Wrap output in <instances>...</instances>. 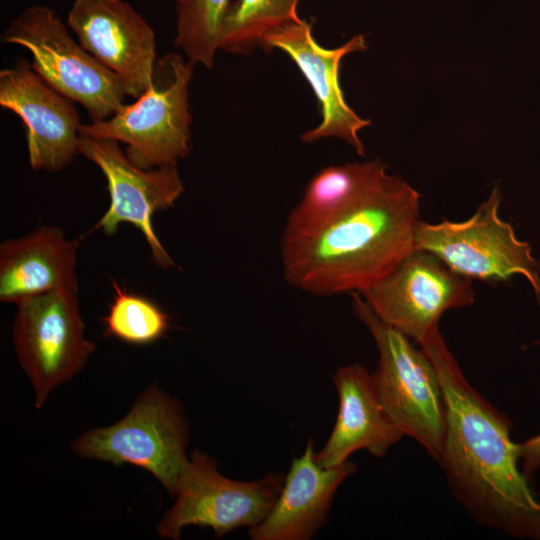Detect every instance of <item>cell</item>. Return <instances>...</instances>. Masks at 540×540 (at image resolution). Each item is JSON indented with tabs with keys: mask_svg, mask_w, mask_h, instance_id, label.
Returning a JSON list of instances; mask_svg holds the SVG:
<instances>
[{
	"mask_svg": "<svg viewBox=\"0 0 540 540\" xmlns=\"http://www.w3.org/2000/svg\"><path fill=\"white\" fill-rule=\"evenodd\" d=\"M442 387L446 428L439 464L457 502L480 525L540 539V502L520 471L512 423L466 379L439 329L419 343Z\"/></svg>",
	"mask_w": 540,
	"mask_h": 540,
	"instance_id": "1",
	"label": "cell"
},
{
	"mask_svg": "<svg viewBox=\"0 0 540 540\" xmlns=\"http://www.w3.org/2000/svg\"><path fill=\"white\" fill-rule=\"evenodd\" d=\"M419 193L387 174L319 230L281 238L285 280L318 296L361 293L415 250Z\"/></svg>",
	"mask_w": 540,
	"mask_h": 540,
	"instance_id": "2",
	"label": "cell"
},
{
	"mask_svg": "<svg viewBox=\"0 0 540 540\" xmlns=\"http://www.w3.org/2000/svg\"><path fill=\"white\" fill-rule=\"evenodd\" d=\"M351 294L354 314L370 331L379 352L372 378L385 412L404 436L417 441L439 463L446 414L433 362L421 347L378 317L360 293Z\"/></svg>",
	"mask_w": 540,
	"mask_h": 540,
	"instance_id": "3",
	"label": "cell"
},
{
	"mask_svg": "<svg viewBox=\"0 0 540 540\" xmlns=\"http://www.w3.org/2000/svg\"><path fill=\"white\" fill-rule=\"evenodd\" d=\"M194 63L176 53L157 59L152 85L111 117L82 124L80 132L125 143L142 169L177 165L190 152L189 85Z\"/></svg>",
	"mask_w": 540,
	"mask_h": 540,
	"instance_id": "4",
	"label": "cell"
},
{
	"mask_svg": "<svg viewBox=\"0 0 540 540\" xmlns=\"http://www.w3.org/2000/svg\"><path fill=\"white\" fill-rule=\"evenodd\" d=\"M69 29L53 9L32 5L10 22L1 41L28 50L33 70L57 92L84 107L91 121L105 120L125 104L126 91L120 79Z\"/></svg>",
	"mask_w": 540,
	"mask_h": 540,
	"instance_id": "5",
	"label": "cell"
},
{
	"mask_svg": "<svg viewBox=\"0 0 540 540\" xmlns=\"http://www.w3.org/2000/svg\"><path fill=\"white\" fill-rule=\"evenodd\" d=\"M188 442L189 427L180 403L153 384L122 420L81 434L72 449L80 457L140 467L175 497L189 461Z\"/></svg>",
	"mask_w": 540,
	"mask_h": 540,
	"instance_id": "6",
	"label": "cell"
},
{
	"mask_svg": "<svg viewBox=\"0 0 540 540\" xmlns=\"http://www.w3.org/2000/svg\"><path fill=\"white\" fill-rule=\"evenodd\" d=\"M500 204V191L494 187L467 220L419 221L415 250L434 254L452 271L471 280L506 281L521 274L539 299L540 264L529 244L517 239L513 227L499 217Z\"/></svg>",
	"mask_w": 540,
	"mask_h": 540,
	"instance_id": "7",
	"label": "cell"
},
{
	"mask_svg": "<svg viewBox=\"0 0 540 540\" xmlns=\"http://www.w3.org/2000/svg\"><path fill=\"white\" fill-rule=\"evenodd\" d=\"M16 306L13 344L39 409L58 385L84 369L95 345L84 335L78 290L50 291Z\"/></svg>",
	"mask_w": 540,
	"mask_h": 540,
	"instance_id": "8",
	"label": "cell"
},
{
	"mask_svg": "<svg viewBox=\"0 0 540 540\" xmlns=\"http://www.w3.org/2000/svg\"><path fill=\"white\" fill-rule=\"evenodd\" d=\"M285 481L283 473H268L257 481H237L221 475L216 460L194 450L176 490V502L157 526L163 538L180 539L187 525L212 528L216 538L262 522Z\"/></svg>",
	"mask_w": 540,
	"mask_h": 540,
	"instance_id": "9",
	"label": "cell"
},
{
	"mask_svg": "<svg viewBox=\"0 0 540 540\" xmlns=\"http://www.w3.org/2000/svg\"><path fill=\"white\" fill-rule=\"evenodd\" d=\"M78 151L101 170L110 197L107 211L93 230L113 235L120 224H132L143 234L153 262L165 270L174 267L154 231L152 217L173 207L184 191L177 165L142 169L130 161L118 141L81 132Z\"/></svg>",
	"mask_w": 540,
	"mask_h": 540,
	"instance_id": "10",
	"label": "cell"
},
{
	"mask_svg": "<svg viewBox=\"0 0 540 540\" xmlns=\"http://www.w3.org/2000/svg\"><path fill=\"white\" fill-rule=\"evenodd\" d=\"M360 295L378 317L417 344L439 329L446 311L475 299L471 279L424 250L412 251Z\"/></svg>",
	"mask_w": 540,
	"mask_h": 540,
	"instance_id": "11",
	"label": "cell"
},
{
	"mask_svg": "<svg viewBox=\"0 0 540 540\" xmlns=\"http://www.w3.org/2000/svg\"><path fill=\"white\" fill-rule=\"evenodd\" d=\"M79 43L140 97L153 82L156 36L150 24L123 0H74L66 21Z\"/></svg>",
	"mask_w": 540,
	"mask_h": 540,
	"instance_id": "12",
	"label": "cell"
},
{
	"mask_svg": "<svg viewBox=\"0 0 540 540\" xmlns=\"http://www.w3.org/2000/svg\"><path fill=\"white\" fill-rule=\"evenodd\" d=\"M74 103L46 83L24 58L0 71V106L23 122L33 170L57 172L80 155L82 123Z\"/></svg>",
	"mask_w": 540,
	"mask_h": 540,
	"instance_id": "13",
	"label": "cell"
},
{
	"mask_svg": "<svg viewBox=\"0 0 540 540\" xmlns=\"http://www.w3.org/2000/svg\"><path fill=\"white\" fill-rule=\"evenodd\" d=\"M269 52L280 49L297 65L311 86L318 101L322 120L314 129L301 134L303 142L338 137L350 144L359 155L364 145L359 131L370 121L358 116L346 103L339 83V67L343 57L366 50L363 35H356L337 48L320 46L312 35V26L305 20L293 21L266 34L260 46Z\"/></svg>",
	"mask_w": 540,
	"mask_h": 540,
	"instance_id": "14",
	"label": "cell"
},
{
	"mask_svg": "<svg viewBox=\"0 0 540 540\" xmlns=\"http://www.w3.org/2000/svg\"><path fill=\"white\" fill-rule=\"evenodd\" d=\"M313 440L294 457L280 494L266 518L251 527L253 540H310L325 525L334 495L357 466L347 460L325 468L314 458Z\"/></svg>",
	"mask_w": 540,
	"mask_h": 540,
	"instance_id": "15",
	"label": "cell"
},
{
	"mask_svg": "<svg viewBox=\"0 0 540 540\" xmlns=\"http://www.w3.org/2000/svg\"><path fill=\"white\" fill-rule=\"evenodd\" d=\"M332 380L339 397L337 419L315 461L325 468L338 466L358 450L384 457L404 435L385 412L372 374L354 363L339 367Z\"/></svg>",
	"mask_w": 540,
	"mask_h": 540,
	"instance_id": "16",
	"label": "cell"
},
{
	"mask_svg": "<svg viewBox=\"0 0 540 540\" xmlns=\"http://www.w3.org/2000/svg\"><path fill=\"white\" fill-rule=\"evenodd\" d=\"M79 239H67L63 231L42 225L0 245V301H21L55 290H78Z\"/></svg>",
	"mask_w": 540,
	"mask_h": 540,
	"instance_id": "17",
	"label": "cell"
},
{
	"mask_svg": "<svg viewBox=\"0 0 540 540\" xmlns=\"http://www.w3.org/2000/svg\"><path fill=\"white\" fill-rule=\"evenodd\" d=\"M387 175L379 160L329 166L308 184L290 213L282 238L311 234L358 202Z\"/></svg>",
	"mask_w": 540,
	"mask_h": 540,
	"instance_id": "18",
	"label": "cell"
},
{
	"mask_svg": "<svg viewBox=\"0 0 540 540\" xmlns=\"http://www.w3.org/2000/svg\"><path fill=\"white\" fill-rule=\"evenodd\" d=\"M301 0H234L224 19L220 49L236 54L253 51L271 31L299 21Z\"/></svg>",
	"mask_w": 540,
	"mask_h": 540,
	"instance_id": "19",
	"label": "cell"
},
{
	"mask_svg": "<svg viewBox=\"0 0 540 540\" xmlns=\"http://www.w3.org/2000/svg\"><path fill=\"white\" fill-rule=\"evenodd\" d=\"M234 0H177L174 46L187 59L207 68L214 65L220 49L226 14Z\"/></svg>",
	"mask_w": 540,
	"mask_h": 540,
	"instance_id": "20",
	"label": "cell"
},
{
	"mask_svg": "<svg viewBox=\"0 0 540 540\" xmlns=\"http://www.w3.org/2000/svg\"><path fill=\"white\" fill-rule=\"evenodd\" d=\"M113 300L102 318L104 336L130 345L157 342L171 328L170 316L145 296L128 292L112 279Z\"/></svg>",
	"mask_w": 540,
	"mask_h": 540,
	"instance_id": "21",
	"label": "cell"
},
{
	"mask_svg": "<svg viewBox=\"0 0 540 540\" xmlns=\"http://www.w3.org/2000/svg\"><path fill=\"white\" fill-rule=\"evenodd\" d=\"M522 472L529 479L540 467V434L520 443Z\"/></svg>",
	"mask_w": 540,
	"mask_h": 540,
	"instance_id": "22",
	"label": "cell"
},
{
	"mask_svg": "<svg viewBox=\"0 0 540 540\" xmlns=\"http://www.w3.org/2000/svg\"><path fill=\"white\" fill-rule=\"evenodd\" d=\"M539 497H540V491H539Z\"/></svg>",
	"mask_w": 540,
	"mask_h": 540,
	"instance_id": "23",
	"label": "cell"
}]
</instances>
